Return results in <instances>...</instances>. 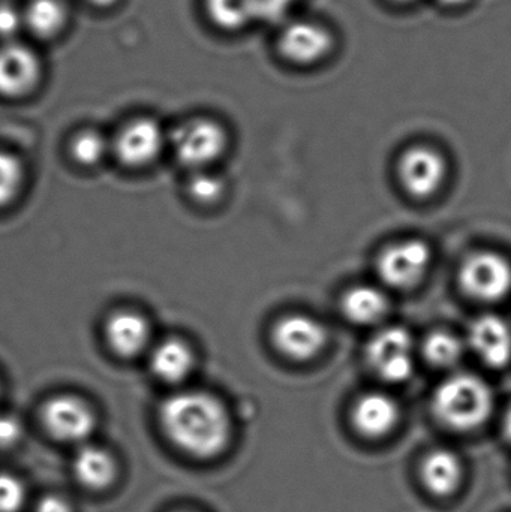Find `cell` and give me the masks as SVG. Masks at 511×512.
Wrapping results in <instances>:
<instances>
[{
    "label": "cell",
    "instance_id": "obj_15",
    "mask_svg": "<svg viewBox=\"0 0 511 512\" xmlns=\"http://www.w3.org/2000/svg\"><path fill=\"white\" fill-rule=\"evenodd\" d=\"M398 421V403L383 393L365 394L353 408L354 427L366 438L378 439L389 435Z\"/></svg>",
    "mask_w": 511,
    "mask_h": 512
},
{
    "label": "cell",
    "instance_id": "obj_8",
    "mask_svg": "<svg viewBox=\"0 0 511 512\" xmlns=\"http://www.w3.org/2000/svg\"><path fill=\"white\" fill-rule=\"evenodd\" d=\"M459 276L465 292L486 303L503 300L511 291V264L494 252L471 255Z\"/></svg>",
    "mask_w": 511,
    "mask_h": 512
},
{
    "label": "cell",
    "instance_id": "obj_11",
    "mask_svg": "<svg viewBox=\"0 0 511 512\" xmlns=\"http://www.w3.org/2000/svg\"><path fill=\"white\" fill-rule=\"evenodd\" d=\"M273 342L285 357L308 361L326 346V328L309 316H285L273 328Z\"/></svg>",
    "mask_w": 511,
    "mask_h": 512
},
{
    "label": "cell",
    "instance_id": "obj_24",
    "mask_svg": "<svg viewBox=\"0 0 511 512\" xmlns=\"http://www.w3.org/2000/svg\"><path fill=\"white\" fill-rule=\"evenodd\" d=\"M111 152V141L101 132L87 129L78 132L71 141V155L78 164L96 165Z\"/></svg>",
    "mask_w": 511,
    "mask_h": 512
},
{
    "label": "cell",
    "instance_id": "obj_26",
    "mask_svg": "<svg viewBox=\"0 0 511 512\" xmlns=\"http://www.w3.org/2000/svg\"><path fill=\"white\" fill-rule=\"evenodd\" d=\"M23 32V6L11 0H0V42L18 41Z\"/></svg>",
    "mask_w": 511,
    "mask_h": 512
},
{
    "label": "cell",
    "instance_id": "obj_14",
    "mask_svg": "<svg viewBox=\"0 0 511 512\" xmlns=\"http://www.w3.org/2000/svg\"><path fill=\"white\" fill-rule=\"evenodd\" d=\"M104 333L111 351L122 358L138 357L152 342V327L146 316L132 310L113 313L105 322Z\"/></svg>",
    "mask_w": 511,
    "mask_h": 512
},
{
    "label": "cell",
    "instance_id": "obj_31",
    "mask_svg": "<svg viewBox=\"0 0 511 512\" xmlns=\"http://www.w3.org/2000/svg\"><path fill=\"white\" fill-rule=\"evenodd\" d=\"M84 2L89 3L93 8L107 9L119 3V0H84Z\"/></svg>",
    "mask_w": 511,
    "mask_h": 512
},
{
    "label": "cell",
    "instance_id": "obj_22",
    "mask_svg": "<svg viewBox=\"0 0 511 512\" xmlns=\"http://www.w3.org/2000/svg\"><path fill=\"white\" fill-rule=\"evenodd\" d=\"M426 360L435 367H450L458 363L464 354L461 340L446 331L432 333L423 345Z\"/></svg>",
    "mask_w": 511,
    "mask_h": 512
},
{
    "label": "cell",
    "instance_id": "obj_23",
    "mask_svg": "<svg viewBox=\"0 0 511 512\" xmlns=\"http://www.w3.org/2000/svg\"><path fill=\"white\" fill-rule=\"evenodd\" d=\"M24 185V168L14 153L0 150V209L17 200Z\"/></svg>",
    "mask_w": 511,
    "mask_h": 512
},
{
    "label": "cell",
    "instance_id": "obj_35",
    "mask_svg": "<svg viewBox=\"0 0 511 512\" xmlns=\"http://www.w3.org/2000/svg\"><path fill=\"white\" fill-rule=\"evenodd\" d=\"M177 512H191V511H177Z\"/></svg>",
    "mask_w": 511,
    "mask_h": 512
},
{
    "label": "cell",
    "instance_id": "obj_33",
    "mask_svg": "<svg viewBox=\"0 0 511 512\" xmlns=\"http://www.w3.org/2000/svg\"><path fill=\"white\" fill-rule=\"evenodd\" d=\"M470 0H440L441 5L447 6V8H461V6L467 5Z\"/></svg>",
    "mask_w": 511,
    "mask_h": 512
},
{
    "label": "cell",
    "instance_id": "obj_3",
    "mask_svg": "<svg viewBox=\"0 0 511 512\" xmlns=\"http://www.w3.org/2000/svg\"><path fill=\"white\" fill-rule=\"evenodd\" d=\"M168 143L180 164L201 171L224 155L228 137L221 123L207 117H195L176 126Z\"/></svg>",
    "mask_w": 511,
    "mask_h": 512
},
{
    "label": "cell",
    "instance_id": "obj_17",
    "mask_svg": "<svg viewBox=\"0 0 511 512\" xmlns=\"http://www.w3.org/2000/svg\"><path fill=\"white\" fill-rule=\"evenodd\" d=\"M72 472L84 489L101 492L116 481V460L104 448L84 445L72 460Z\"/></svg>",
    "mask_w": 511,
    "mask_h": 512
},
{
    "label": "cell",
    "instance_id": "obj_19",
    "mask_svg": "<svg viewBox=\"0 0 511 512\" xmlns=\"http://www.w3.org/2000/svg\"><path fill=\"white\" fill-rule=\"evenodd\" d=\"M422 481L426 489L438 498H447L459 489L462 463L449 450H435L422 463Z\"/></svg>",
    "mask_w": 511,
    "mask_h": 512
},
{
    "label": "cell",
    "instance_id": "obj_20",
    "mask_svg": "<svg viewBox=\"0 0 511 512\" xmlns=\"http://www.w3.org/2000/svg\"><path fill=\"white\" fill-rule=\"evenodd\" d=\"M342 310L356 324H377L389 312V301L380 289L356 286L345 294Z\"/></svg>",
    "mask_w": 511,
    "mask_h": 512
},
{
    "label": "cell",
    "instance_id": "obj_25",
    "mask_svg": "<svg viewBox=\"0 0 511 512\" xmlns=\"http://www.w3.org/2000/svg\"><path fill=\"white\" fill-rule=\"evenodd\" d=\"M222 192H224V182L215 174L204 170L195 171L189 182V194L198 203H215L221 198Z\"/></svg>",
    "mask_w": 511,
    "mask_h": 512
},
{
    "label": "cell",
    "instance_id": "obj_7",
    "mask_svg": "<svg viewBox=\"0 0 511 512\" xmlns=\"http://www.w3.org/2000/svg\"><path fill=\"white\" fill-rule=\"evenodd\" d=\"M41 420L51 438L65 444H81L96 429V415L84 400L75 396H56L42 406Z\"/></svg>",
    "mask_w": 511,
    "mask_h": 512
},
{
    "label": "cell",
    "instance_id": "obj_6",
    "mask_svg": "<svg viewBox=\"0 0 511 512\" xmlns=\"http://www.w3.org/2000/svg\"><path fill=\"white\" fill-rule=\"evenodd\" d=\"M279 56L294 66H315L326 60L335 48L333 33L315 21L285 24L278 36Z\"/></svg>",
    "mask_w": 511,
    "mask_h": 512
},
{
    "label": "cell",
    "instance_id": "obj_13",
    "mask_svg": "<svg viewBox=\"0 0 511 512\" xmlns=\"http://www.w3.org/2000/svg\"><path fill=\"white\" fill-rule=\"evenodd\" d=\"M468 339L486 366L504 369L511 363V327L501 316H479L471 324Z\"/></svg>",
    "mask_w": 511,
    "mask_h": 512
},
{
    "label": "cell",
    "instance_id": "obj_21",
    "mask_svg": "<svg viewBox=\"0 0 511 512\" xmlns=\"http://www.w3.org/2000/svg\"><path fill=\"white\" fill-rule=\"evenodd\" d=\"M204 11L213 26L237 32L258 21V0H204Z\"/></svg>",
    "mask_w": 511,
    "mask_h": 512
},
{
    "label": "cell",
    "instance_id": "obj_1",
    "mask_svg": "<svg viewBox=\"0 0 511 512\" xmlns=\"http://www.w3.org/2000/svg\"><path fill=\"white\" fill-rule=\"evenodd\" d=\"M159 423L171 444L197 459L219 456L230 442L227 409L201 391H182L165 399L159 408Z\"/></svg>",
    "mask_w": 511,
    "mask_h": 512
},
{
    "label": "cell",
    "instance_id": "obj_5",
    "mask_svg": "<svg viewBox=\"0 0 511 512\" xmlns=\"http://www.w3.org/2000/svg\"><path fill=\"white\" fill-rule=\"evenodd\" d=\"M167 143V132L158 120L137 117L114 135L111 153L126 167L141 168L155 162Z\"/></svg>",
    "mask_w": 511,
    "mask_h": 512
},
{
    "label": "cell",
    "instance_id": "obj_27",
    "mask_svg": "<svg viewBox=\"0 0 511 512\" xmlns=\"http://www.w3.org/2000/svg\"><path fill=\"white\" fill-rule=\"evenodd\" d=\"M26 501V489L17 477L0 472V512H18Z\"/></svg>",
    "mask_w": 511,
    "mask_h": 512
},
{
    "label": "cell",
    "instance_id": "obj_30",
    "mask_svg": "<svg viewBox=\"0 0 511 512\" xmlns=\"http://www.w3.org/2000/svg\"><path fill=\"white\" fill-rule=\"evenodd\" d=\"M35 512H74L71 505L59 496H45L36 505Z\"/></svg>",
    "mask_w": 511,
    "mask_h": 512
},
{
    "label": "cell",
    "instance_id": "obj_12",
    "mask_svg": "<svg viewBox=\"0 0 511 512\" xmlns=\"http://www.w3.org/2000/svg\"><path fill=\"white\" fill-rule=\"evenodd\" d=\"M399 177L413 197H431L446 179V161L434 149L413 147L402 155Z\"/></svg>",
    "mask_w": 511,
    "mask_h": 512
},
{
    "label": "cell",
    "instance_id": "obj_10",
    "mask_svg": "<svg viewBox=\"0 0 511 512\" xmlns=\"http://www.w3.org/2000/svg\"><path fill=\"white\" fill-rule=\"evenodd\" d=\"M431 259V249L420 240L398 243L381 254L378 273L393 288H411L423 279Z\"/></svg>",
    "mask_w": 511,
    "mask_h": 512
},
{
    "label": "cell",
    "instance_id": "obj_16",
    "mask_svg": "<svg viewBox=\"0 0 511 512\" xmlns=\"http://www.w3.org/2000/svg\"><path fill=\"white\" fill-rule=\"evenodd\" d=\"M149 366L153 375L165 384L185 381L195 366V355L185 340L165 339L156 343L149 354Z\"/></svg>",
    "mask_w": 511,
    "mask_h": 512
},
{
    "label": "cell",
    "instance_id": "obj_2",
    "mask_svg": "<svg viewBox=\"0 0 511 512\" xmlns=\"http://www.w3.org/2000/svg\"><path fill=\"white\" fill-rule=\"evenodd\" d=\"M432 406L444 426L458 432H470L479 429L491 417L494 394L479 376L462 373L437 388Z\"/></svg>",
    "mask_w": 511,
    "mask_h": 512
},
{
    "label": "cell",
    "instance_id": "obj_32",
    "mask_svg": "<svg viewBox=\"0 0 511 512\" xmlns=\"http://www.w3.org/2000/svg\"><path fill=\"white\" fill-rule=\"evenodd\" d=\"M503 433L507 441L511 442V406L503 418Z\"/></svg>",
    "mask_w": 511,
    "mask_h": 512
},
{
    "label": "cell",
    "instance_id": "obj_34",
    "mask_svg": "<svg viewBox=\"0 0 511 512\" xmlns=\"http://www.w3.org/2000/svg\"><path fill=\"white\" fill-rule=\"evenodd\" d=\"M393 2H398V3H411V2H414V0H393Z\"/></svg>",
    "mask_w": 511,
    "mask_h": 512
},
{
    "label": "cell",
    "instance_id": "obj_9",
    "mask_svg": "<svg viewBox=\"0 0 511 512\" xmlns=\"http://www.w3.org/2000/svg\"><path fill=\"white\" fill-rule=\"evenodd\" d=\"M368 360L386 381H407L414 370V345L410 333L399 327L380 331L369 343Z\"/></svg>",
    "mask_w": 511,
    "mask_h": 512
},
{
    "label": "cell",
    "instance_id": "obj_29",
    "mask_svg": "<svg viewBox=\"0 0 511 512\" xmlns=\"http://www.w3.org/2000/svg\"><path fill=\"white\" fill-rule=\"evenodd\" d=\"M23 436V426L12 415H0V448H11Z\"/></svg>",
    "mask_w": 511,
    "mask_h": 512
},
{
    "label": "cell",
    "instance_id": "obj_18",
    "mask_svg": "<svg viewBox=\"0 0 511 512\" xmlns=\"http://www.w3.org/2000/svg\"><path fill=\"white\" fill-rule=\"evenodd\" d=\"M24 32L41 41H53L65 32L69 8L65 0H29L23 6Z\"/></svg>",
    "mask_w": 511,
    "mask_h": 512
},
{
    "label": "cell",
    "instance_id": "obj_4",
    "mask_svg": "<svg viewBox=\"0 0 511 512\" xmlns=\"http://www.w3.org/2000/svg\"><path fill=\"white\" fill-rule=\"evenodd\" d=\"M44 65L38 51L18 41L0 42V98L21 99L38 89Z\"/></svg>",
    "mask_w": 511,
    "mask_h": 512
},
{
    "label": "cell",
    "instance_id": "obj_28",
    "mask_svg": "<svg viewBox=\"0 0 511 512\" xmlns=\"http://www.w3.org/2000/svg\"><path fill=\"white\" fill-rule=\"evenodd\" d=\"M299 0H258V21L279 23Z\"/></svg>",
    "mask_w": 511,
    "mask_h": 512
}]
</instances>
